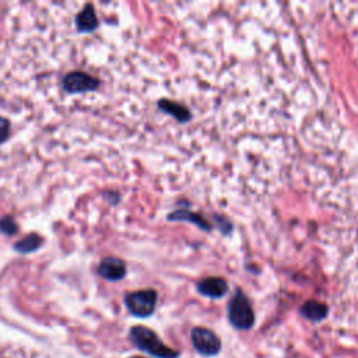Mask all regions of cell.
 I'll list each match as a JSON object with an SVG mask.
<instances>
[{
	"label": "cell",
	"mask_w": 358,
	"mask_h": 358,
	"mask_svg": "<svg viewBox=\"0 0 358 358\" xmlns=\"http://www.w3.org/2000/svg\"><path fill=\"white\" fill-rule=\"evenodd\" d=\"M168 218H169V220H185V221H192V223H195L196 225H199V227L203 228V229H210V228H211V227L209 225V223H207L200 214L191 213V211H175L173 214H169Z\"/></svg>",
	"instance_id": "cell-11"
},
{
	"label": "cell",
	"mask_w": 358,
	"mask_h": 358,
	"mask_svg": "<svg viewBox=\"0 0 358 358\" xmlns=\"http://www.w3.org/2000/svg\"><path fill=\"white\" fill-rule=\"evenodd\" d=\"M191 340L196 351L206 357H214L221 350L220 337L207 328H195L191 333Z\"/></svg>",
	"instance_id": "cell-4"
},
{
	"label": "cell",
	"mask_w": 358,
	"mask_h": 358,
	"mask_svg": "<svg viewBox=\"0 0 358 358\" xmlns=\"http://www.w3.org/2000/svg\"><path fill=\"white\" fill-rule=\"evenodd\" d=\"M0 231L8 234V235H13L19 231V228H17L16 221L10 216H8V217H3L2 220H0Z\"/></svg>",
	"instance_id": "cell-13"
},
{
	"label": "cell",
	"mask_w": 358,
	"mask_h": 358,
	"mask_svg": "<svg viewBox=\"0 0 358 358\" xmlns=\"http://www.w3.org/2000/svg\"><path fill=\"white\" fill-rule=\"evenodd\" d=\"M300 314L308 319V321H312V322H319V321H323L328 314H329V308L326 304L323 303H318V301H307L301 310H300Z\"/></svg>",
	"instance_id": "cell-9"
},
{
	"label": "cell",
	"mask_w": 358,
	"mask_h": 358,
	"mask_svg": "<svg viewBox=\"0 0 358 358\" xmlns=\"http://www.w3.org/2000/svg\"><path fill=\"white\" fill-rule=\"evenodd\" d=\"M160 106H161L164 111H167L168 113L173 115V116L178 119V121H187V119H189V113H188V111L185 109V106L179 105V104H176V102H171V101L164 100L162 102H160Z\"/></svg>",
	"instance_id": "cell-12"
},
{
	"label": "cell",
	"mask_w": 358,
	"mask_h": 358,
	"mask_svg": "<svg viewBox=\"0 0 358 358\" xmlns=\"http://www.w3.org/2000/svg\"><path fill=\"white\" fill-rule=\"evenodd\" d=\"M198 291L209 298H221L228 291V284L223 277H207L198 283Z\"/></svg>",
	"instance_id": "cell-7"
},
{
	"label": "cell",
	"mask_w": 358,
	"mask_h": 358,
	"mask_svg": "<svg viewBox=\"0 0 358 358\" xmlns=\"http://www.w3.org/2000/svg\"><path fill=\"white\" fill-rule=\"evenodd\" d=\"M10 136V122L6 117L0 116V144L5 143Z\"/></svg>",
	"instance_id": "cell-14"
},
{
	"label": "cell",
	"mask_w": 358,
	"mask_h": 358,
	"mask_svg": "<svg viewBox=\"0 0 358 358\" xmlns=\"http://www.w3.org/2000/svg\"><path fill=\"white\" fill-rule=\"evenodd\" d=\"M98 273L109 281L122 280L126 274V265L117 258H105L98 266Z\"/></svg>",
	"instance_id": "cell-6"
},
{
	"label": "cell",
	"mask_w": 358,
	"mask_h": 358,
	"mask_svg": "<svg viewBox=\"0 0 358 358\" xmlns=\"http://www.w3.org/2000/svg\"><path fill=\"white\" fill-rule=\"evenodd\" d=\"M132 358H143V357H132Z\"/></svg>",
	"instance_id": "cell-15"
},
{
	"label": "cell",
	"mask_w": 358,
	"mask_h": 358,
	"mask_svg": "<svg viewBox=\"0 0 358 358\" xmlns=\"http://www.w3.org/2000/svg\"><path fill=\"white\" fill-rule=\"evenodd\" d=\"M76 26L80 32H91L98 27V20L93 5H87L77 16Z\"/></svg>",
	"instance_id": "cell-8"
},
{
	"label": "cell",
	"mask_w": 358,
	"mask_h": 358,
	"mask_svg": "<svg viewBox=\"0 0 358 358\" xmlns=\"http://www.w3.org/2000/svg\"><path fill=\"white\" fill-rule=\"evenodd\" d=\"M62 86L69 94H77L95 90L100 86V82L84 72H72L65 76Z\"/></svg>",
	"instance_id": "cell-5"
},
{
	"label": "cell",
	"mask_w": 358,
	"mask_h": 358,
	"mask_svg": "<svg viewBox=\"0 0 358 358\" xmlns=\"http://www.w3.org/2000/svg\"><path fill=\"white\" fill-rule=\"evenodd\" d=\"M157 292L154 290H140L126 294L125 305L129 312L138 318H149L157 307Z\"/></svg>",
	"instance_id": "cell-3"
},
{
	"label": "cell",
	"mask_w": 358,
	"mask_h": 358,
	"mask_svg": "<svg viewBox=\"0 0 358 358\" xmlns=\"http://www.w3.org/2000/svg\"><path fill=\"white\" fill-rule=\"evenodd\" d=\"M42 243H44L42 238L38 234H30L26 238H23V240H20L15 245V248L20 254H30V252L37 251L42 245Z\"/></svg>",
	"instance_id": "cell-10"
},
{
	"label": "cell",
	"mask_w": 358,
	"mask_h": 358,
	"mask_svg": "<svg viewBox=\"0 0 358 358\" xmlns=\"http://www.w3.org/2000/svg\"><path fill=\"white\" fill-rule=\"evenodd\" d=\"M132 343L142 351L156 357V358H178L179 351L165 346L157 333L146 326H135L131 329Z\"/></svg>",
	"instance_id": "cell-1"
},
{
	"label": "cell",
	"mask_w": 358,
	"mask_h": 358,
	"mask_svg": "<svg viewBox=\"0 0 358 358\" xmlns=\"http://www.w3.org/2000/svg\"><path fill=\"white\" fill-rule=\"evenodd\" d=\"M229 323L240 330H249L255 325V312L244 291L236 290L228 304Z\"/></svg>",
	"instance_id": "cell-2"
}]
</instances>
